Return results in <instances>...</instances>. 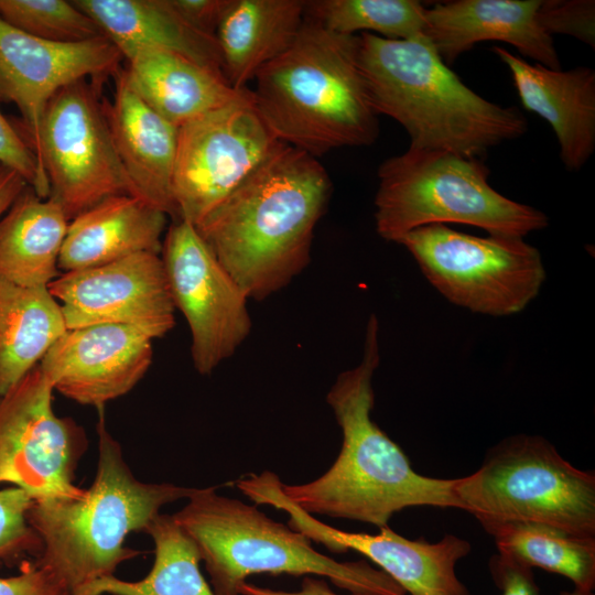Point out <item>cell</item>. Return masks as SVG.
Instances as JSON below:
<instances>
[{"instance_id":"obj_22","label":"cell","mask_w":595,"mask_h":595,"mask_svg":"<svg viewBox=\"0 0 595 595\" xmlns=\"http://www.w3.org/2000/svg\"><path fill=\"white\" fill-rule=\"evenodd\" d=\"M73 2L95 21L127 61L142 51H171L224 75L216 39L185 23L169 0Z\"/></svg>"},{"instance_id":"obj_25","label":"cell","mask_w":595,"mask_h":595,"mask_svg":"<svg viewBox=\"0 0 595 595\" xmlns=\"http://www.w3.org/2000/svg\"><path fill=\"white\" fill-rule=\"evenodd\" d=\"M68 223L56 201L26 186L0 218V277L26 288H47L61 274Z\"/></svg>"},{"instance_id":"obj_5","label":"cell","mask_w":595,"mask_h":595,"mask_svg":"<svg viewBox=\"0 0 595 595\" xmlns=\"http://www.w3.org/2000/svg\"><path fill=\"white\" fill-rule=\"evenodd\" d=\"M101 408L97 473L85 496L33 501L28 512L42 542L35 562L72 595H80L89 584L113 575L120 563L139 555L125 547L128 534L145 532L164 505L187 499L195 489L137 479L106 428Z\"/></svg>"},{"instance_id":"obj_18","label":"cell","mask_w":595,"mask_h":595,"mask_svg":"<svg viewBox=\"0 0 595 595\" xmlns=\"http://www.w3.org/2000/svg\"><path fill=\"white\" fill-rule=\"evenodd\" d=\"M541 0H456L425 10V37L446 65L485 41L505 42L523 57L561 69L550 36L538 21Z\"/></svg>"},{"instance_id":"obj_19","label":"cell","mask_w":595,"mask_h":595,"mask_svg":"<svg viewBox=\"0 0 595 595\" xmlns=\"http://www.w3.org/2000/svg\"><path fill=\"white\" fill-rule=\"evenodd\" d=\"M113 77V99L104 107L131 194L178 220L172 187L178 127L133 91L123 68Z\"/></svg>"},{"instance_id":"obj_9","label":"cell","mask_w":595,"mask_h":595,"mask_svg":"<svg viewBox=\"0 0 595 595\" xmlns=\"http://www.w3.org/2000/svg\"><path fill=\"white\" fill-rule=\"evenodd\" d=\"M397 244L447 301L474 313L517 314L545 281L540 251L523 238L477 237L434 224L409 231Z\"/></svg>"},{"instance_id":"obj_14","label":"cell","mask_w":595,"mask_h":595,"mask_svg":"<svg viewBox=\"0 0 595 595\" xmlns=\"http://www.w3.org/2000/svg\"><path fill=\"white\" fill-rule=\"evenodd\" d=\"M281 479L271 472L255 474L244 485V495L258 505H269L289 516V527L331 552L356 551L377 564L410 595H470L456 575V563L467 556L470 543L445 534L437 542L410 540L389 526L379 533L348 532L320 521L282 494Z\"/></svg>"},{"instance_id":"obj_21","label":"cell","mask_w":595,"mask_h":595,"mask_svg":"<svg viewBox=\"0 0 595 595\" xmlns=\"http://www.w3.org/2000/svg\"><path fill=\"white\" fill-rule=\"evenodd\" d=\"M166 220L164 212L139 197H108L69 220L58 269L64 273L142 252L159 255Z\"/></svg>"},{"instance_id":"obj_3","label":"cell","mask_w":595,"mask_h":595,"mask_svg":"<svg viewBox=\"0 0 595 595\" xmlns=\"http://www.w3.org/2000/svg\"><path fill=\"white\" fill-rule=\"evenodd\" d=\"M358 63L376 113L400 123L411 149L479 159L522 137L528 123L513 107L466 86L426 37L388 40L360 33Z\"/></svg>"},{"instance_id":"obj_8","label":"cell","mask_w":595,"mask_h":595,"mask_svg":"<svg viewBox=\"0 0 595 595\" xmlns=\"http://www.w3.org/2000/svg\"><path fill=\"white\" fill-rule=\"evenodd\" d=\"M454 491L484 530L530 521L595 538L594 473L573 466L539 435L501 440L475 473L455 478Z\"/></svg>"},{"instance_id":"obj_31","label":"cell","mask_w":595,"mask_h":595,"mask_svg":"<svg viewBox=\"0 0 595 595\" xmlns=\"http://www.w3.org/2000/svg\"><path fill=\"white\" fill-rule=\"evenodd\" d=\"M32 504V497L19 487L0 490V564L41 553V539L28 521Z\"/></svg>"},{"instance_id":"obj_17","label":"cell","mask_w":595,"mask_h":595,"mask_svg":"<svg viewBox=\"0 0 595 595\" xmlns=\"http://www.w3.org/2000/svg\"><path fill=\"white\" fill-rule=\"evenodd\" d=\"M152 340L126 325L71 328L39 366L53 390L99 408L128 393L143 378L153 359Z\"/></svg>"},{"instance_id":"obj_37","label":"cell","mask_w":595,"mask_h":595,"mask_svg":"<svg viewBox=\"0 0 595 595\" xmlns=\"http://www.w3.org/2000/svg\"><path fill=\"white\" fill-rule=\"evenodd\" d=\"M240 595H338L334 593L325 580L306 576L302 582V587L298 592H283L259 587L245 583L240 588ZM357 595V594H350Z\"/></svg>"},{"instance_id":"obj_16","label":"cell","mask_w":595,"mask_h":595,"mask_svg":"<svg viewBox=\"0 0 595 595\" xmlns=\"http://www.w3.org/2000/svg\"><path fill=\"white\" fill-rule=\"evenodd\" d=\"M122 55L105 35L60 43L29 35L0 18V101L14 104L15 129L36 158L45 109L64 87L87 77L100 85L120 69Z\"/></svg>"},{"instance_id":"obj_36","label":"cell","mask_w":595,"mask_h":595,"mask_svg":"<svg viewBox=\"0 0 595 595\" xmlns=\"http://www.w3.org/2000/svg\"><path fill=\"white\" fill-rule=\"evenodd\" d=\"M229 2L230 0H169L185 23L212 37H215Z\"/></svg>"},{"instance_id":"obj_33","label":"cell","mask_w":595,"mask_h":595,"mask_svg":"<svg viewBox=\"0 0 595 595\" xmlns=\"http://www.w3.org/2000/svg\"><path fill=\"white\" fill-rule=\"evenodd\" d=\"M0 163L17 171L42 198L50 196V185L42 176L37 160L26 141L0 110Z\"/></svg>"},{"instance_id":"obj_38","label":"cell","mask_w":595,"mask_h":595,"mask_svg":"<svg viewBox=\"0 0 595 595\" xmlns=\"http://www.w3.org/2000/svg\"><path fill=\"white\" fill-rule=\"evenodd\" d=\"M26 186L17 171L0 163V218Z\"/></svg>"},{"instance_id":"obj_39","label":"cell","mask_w":595,"mask_h":595,"mask_svg":"<svg viewBox=\"0 0 595 595\" xmlns=\"http://www.w3.org/2000/svg\"><path fill=\"white\" fill-rule=\"evenodd\" d=\"M61 595H72L69 592H64L63 594Z\"/></svg>"},{"instance_id":"obj_13","label":"cell","mask_w":595,"mask_h":595,"mask_svg":"<svg viewBox=\"0 0 595 595\" xmlns=\"http://www.w3.org/2000/svg\"><path fill=\"white\" fill-rule=\"evenodd\" d=\"M161 253L172 302L190 327L194 367L209 375L250 333L248 298L188 221L169 227Z\"/></svg>"},{"instance_id":"obj_32","label":"cell","mask_w":595,"mask_h":595,"mask_svg":"<svg viewBox=\"0 0 595 595\" xmlns=\"http://www.w3.org/2000/svg\"><path fill=\"white\" fill-rule=\"evenodd\" d=\"M538 21L550 35L565 34L595 47V2L593 0H544Z\"/></svg>"},{"instance_id":"obj_4","label":"cell","mask_w":595,"mask_h":595,"mask_svg":"<svg viewBox=\"0 0 595 595\" xmlns=\"http://www.w3.org/2000/svg\"><path fill=\"white\" fill-rule=\"evenodd\" d=\"M358 35L305 21L291 46L263 66L250 89L274 137L314 158L366 147L379 136L358 63Z\"/></svg>"},{"instance_id":"obj_11","label":"cell","mask_w":595,"mask_h":595,"mask_svg":"<svg viewBox=\"0 0 595 595\" xmlns=\"http://www.w3.org/2000/svg\"><path fill=\"white\" fill-rule=\"evenodd\" d=\"M280 143L258 112L249 88L178 127L172 181L178 220L197 225Z\"/></svg>"},{"instance_id":"obj_20","label":"cell","mask_w":595,"mask_h":595,"mask_svg":"<svg viewBox=\"0 0 595 595\" xmlns=\"http://www.w3.org/2000/svg\"><path fill=\"white\" fill-rule=\"evenodd\" d=\"M494 52L508 67L522 106L551 126L562 163L567 170H580L595 148L594 69H552L499 46Z\"/></svg>"},{"instance_id":"obj_10","label":"cell","mask_w":595,"mask_h":595,"mask_svg":"<svg viewBox=\"0 0 595 595\" xmlns=\"http://www.w3.org/2000/svg\"><path fill=\"white\" fill-rule=\"evenodd\" d=\"M99 88L86 79L64 87L48 102L41 125L37 164L48 197L68 220L108 197L132 195Z\"/></svg>"},{"instance_id":"obj_26","label":"cell","mask_w":595,"mask_h":595,"mask_svg":"<svg viewBox=\"0 0 595 595\" xmlns=\"http://www.w3.org/2000/svg\"><path fill=\"white\" fill-rule=\"evenodd\" d=\"M67 327L47 288H26L0 277V397L44 358Z\"/></svg>"},{"instance_id":"obj_12","label":"cell","mask_w":595,"mask_h":595,"mask_svg":"<svg viewBox=\"0 0 595 595\" xmlns=\"http://www.w3.org/2000/svg\"><path fill=\"white\" fill-rule=\"evenodd\" d=\"M53 391L37 365L0 397V484L25 490L33 501L86 494L74 484L86 433L55 414Z\"/></svg>"},{"instance_id":"obj_1","label":"cell","mask_w":595,"mask_h":595,"mask_svg":"<svg viewBox=\"0 0 595 595\" xmlns=\"http://www.w3.org/2000/svg\"><path fill=\"white\" fill-rule=\"evenodd\" d=\"M331 192L317 159L281 142L195 228L246 296L263 300L307 266Z\"/></svg>"},{"instance_id":"obj_29","label":"cell","mask_w":595,"mask_h":595,"mask_svg":"<svg viewBox=\"0 0 595 595\" xmlns=\"http://www.w3.org/2000/svg\"><path fill=\"white\" fill-rule=\"evenodd\" d=\"M425 10L416 0L305 1V18L331 32L378 33L388 40L425 37Z\"/></svg>"},{"instance_id":"obj_23","label":"cell","mask_w":595,"mask_h":595,"mask_svg":"<svg viewBox=\"0 0 595 595\" xmlns=\"http://www.w3.org/2000/svg\"><path fill=\"white\" fill-rule=\"evenodd\" d=\"M305 21L302 0H230L216 31L223 74L237 90L285 52Z\"/></svg>"},{"instance_id":"obj_6","label":"cell","mask_w":595,"mask_h":595,"mask_svg":"<svg viewBox=\"0 0 595 595\" xmlns=\"http://www.w3.org/2000/svg\"><path fill=\"white\" fill-rule=\"evenodd\" d=\"M217 488H195L172 515L195 543L216 595H240L246 578L258 573L315 574L357 595L407 594L380 569L324 555L303 533Z\"/></svg>"},{"instance_id":"obj_7","label":"cell","mask_w":595,"mask_h":595,"mask_svg":"<svg viewBox=\"0 0 595 595\" xmlns=\"http://www.w3.org/2000/svg\"><path fill=\"white\" fill-rule=\"evenodd\" d=\"M488 176L480 159L448 151L409 148L387 159L378 169V235L397 242L419 227L454 223L490 236L523 238L548 227L543 212L501 195Z\"/></svg>"},{"instance_id":"obj_35","label":"cell","mask_w":595,"mask_h":595,"mask_svg":"<svg viewBox=\"0 0 595 595\" xmlns=\"http://www.w3.org/2000/svg\"><path fill=\"white\" fill-rule=\"evenodd\" d=\"M68 592L46 567L36 562L28 563L22 572L11 577H0V595H61Z\"/></svg>"},{"instance_id":"obj_28","label":"cell","mask_w":595,"mask_h":595,"mask_svg":"<svg viewBox=\"0 0 595 595\" xmlns=\"http://www.w3.org/2000/svg\"><path fill=\"white\" fill-rule=\"evenodd\" d=\"M145 532L154 543V561L144 578L127 582L106 576L80 595H216L199 570L195 543L172 516L159 513Z\"/></svg>"},{"instance_id":"obj_15","label":"cell","mask_w":595,"mask_h":595,"mask_svg":"<svg viewBox=\"0 0 595 595\" xmlns=\"http://www.w3.org/2000/svg\"><path fill=\"white\" fill-rule=\"evenodd\" d=\"M47 290L60 303L67 329L118 324L155 339L175 325V307L156 253L64 272Z\"/></svg>"},{"instance_id":"obj_30","label":"cell","mask_w":595,"mask_h":595,"mask_svg":"<svg viewBox=\"0 0 595 595\" xmlns=\"http://www.w3.org/2000/svg\"><path fill=\"white\" fill-rule=\"evenodd\" d=\"M0 18L29 35L51 42L75 43L104 35L73 1L0 0Z\"/></svg>"},{"instance_id":"obj_2","label":"cell","mask_w":595,"mask_h":595,"mask_svg":"<svg viewBox=\"0 0 595 595\" xmlns=\"http://www.w3.org/2000/svg\"><path fill=\"white\" fill-rule=\"evenodd\" d=\"M379 361V323L371 314L361 361L343 371L326 396L343 434L339 454L315 480L298 485L281 482L282 494L310 515L379 528L408 507L461 509L455 478L416 473L401 447L372 421V377Z\"/></svg>"},{"instance_id":"obj_24","label":"cell","mask_w":595,"mask_h":595,"mask_svg":"<svg viewBox=\"0 0 595 595\" xmlns=\"http://www.w3.org/2000/svg\"><path fill=\"white\" fill-rule=\"evenodd\" d=\"M123 68L129 86L156 113L176 127L240 97L224 75L178 53L149 50Z\"/></svg>"},{"instance_id":"obj_27","label":"cell","mask_w":595,"mask_h":595,"mask_svg":"<svg viewBox=\"0 0 595 595\" xmlns=\"http://www.w3.org/2000/svg\"><path fill=\"white\" fill-rule=\"evenodd\" d=\"M498 553L529 567H540L569 578L574 588H595V538L581 537L556 527L511 521L485 529Z\"/></svg>"},{"instance_id":"obj_34","label":"cell","mask_w":595,"mask_h":595,"mask_svg":"<svg viewBox=\"0 0 595 595\" xmlns=\"http://www.w3.org/2000/svg\"><path fill=\"white\" fill-rule=\"evenodd\" d=\"M489 571L501 595H539L532 569L519 565L497 553L489 560ZM560 595H595L574 588L572 592H562Z\"/></svg>"}]
</instances>
